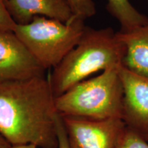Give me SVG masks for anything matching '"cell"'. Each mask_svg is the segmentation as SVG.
<instances>
[{
    "instance_id": "cell-15",
    "label": "cell",
    "mask_w": 148,
    "mask_h": 148,
    "mask_svg": "<svg viewBox=\"0 0 148 148\" xmlns=\"http://www.w3.org/2000/svg\"><path fill=\"white\" fill-rule=\"evenodd\" d=\"M12 145L2 135L0 134V148H11Z\"/></svg>"
},
{
    "instance_id": "cell-10",
    "label": "cell",
    "mask_w": 148,
    "mask_h": 148,
    "mask_svg": "<svg viewBox=\"0 0 148 148\" xmlns=\"http://www.w3.org/2000/svg\"><path fill=\"white\" fill-rule=\"evenodd\" d=\"M106 9L119 23L120 32H130L148 23V17L138 12L129 0H107Z\"/></svg>"
},
{
    "instance_id": "cell-7",
    "label": "cell",
    "mask_w": 148,
    "mask_h": 148,
    "mask_svg": "<svg viewBox=\"0 0 148 148\" xmlns=\"http://www.w3.org/2000/svg\"><path fill=\"white\" fill-rule=\"evenodd\" d=\"M45 71L13 32L0 31V83L41 76Z\"/></svg>"
},
{
    "instance_id": "cell-17",
    "label": "cell",
    "mask_w": 148,
    "mask_h": 148,
    "mask_svg": "<svg viewBox=\"0 0 148 148\" xmlns=\"http://www.w3.org/2000/svg\"><path fill=\"white\" fill-rule=\"evenodd\" d=\"M145 140H147H147H148V137H147V138H145Z\"/></svg>"
},
{
    "instance_id": "cell-18",
    "label": "cell",
    "mask_w": 148,
    "mask_h": 148,
    "mask_svg": "<svg viewBox=\"0 0 148 148\" xmlns=\"http://www.w3.org/2000/svg\"><path fill=\"white\" fill-rule=\"evenodd\" d=\"M147 1H148V0H147Z\"/></svg>"
},
{
    "instance_id": "cell-6",
    "label": "cell",
    "mask_w": 148,
    "mask_h": 148,
    "mask_svg": "<svg viewBox=\"0 0 148 148\" xmlns=\"http://www.w3.org/2000/svg\"><path fill=\"white\" fill-rule=\"evenodd\" d=\"M123 88L122 119L130 129L148 137V76L119 68Z\"/></svg>"
},
{
    "instance_id": "cell-11",
    "label": "cell",
    "mask_w": 148,
    "mask_h": 148,
    "mask_svg": "<svg viewBox=\"0 0 148 148\" xmlns=\"http://www.w3.org/2000/svg\"><path fill=\"white\" fill-rule=\"evenodd\" d=\"M116 148H148V144L141 135L126 126Z\"/></svg>"
},
{
    "instance_id": "cell-13",
    "label": "cell",
    "mask_w": 148,
    "mask_h": 148,
    "mask_svg": "<svg viewBox=\"0 0 148 148\" xmlns=\"http://www.w3.org/2000/svg\"><path fill=\"white\" fill-rule=\"evenodd\" d=\"M7 2L8 0H0V31L14 32L16 23L9 13Z\"/></svg>"
},
{
    "instance_id": "cell-9",
    "label": "cell",
    "mask_w": 148,
    "mask_h": 148,
    "mask_svg": "<svg viewBox=\"0 0 148 148\" xmlns=\"http://www.w3.org/2000/svg\"><path fill=\"white\" fill-rule=\"evenodd\" d=\"M117 33L125 47L122 65L130 71L148 76V23L130 32Z\"/></svg>"
},
{
    "instance_id": "cell-1",
    "label": "cell",
    "mask_w": 148,
    "mask_h": 148,
    "mask_svg": "<svg viewBox=\"0 0 148 148\" xmlns=\"http://www.w3.org/2000/svg\"><path fill=\"white\" fill-rule=\"evenodd\" d=\"M55 99L49 76L0 83V134L12 146L58 148Z\"/></svg>"
},
{
    "instance_id": "cell-2",
    "label": "cell",
    "mask_w": 148,
    "mask_h": 148,
    "mask_svg": "<svg viewBox=\"0 0 148 148\" xmlns=\"http://www.w3.org/2000/svg\"><path fill=\"white\" fill-rule=\"evenodd\" d=\"M125 53L124 44L111 27L86 26L75 47L48 75L55 97L95 72L121 65Z\"/></svg>"
},
{
    "instance_id": "cell-16",
    "label": "cell",
    "mask_w": 148,
    "mask_h": 148,
    "mask_svg": "<svg viewBox=\"0 0 148 148\" xmlns=\"http://www.w3.org/2000/svg\"><path fill=\"white\" fill-rule=\"evenodd\" d=\"M11 148H38V147H37L35 145H33V144H29V145L12 146V147Z\"/></svg>"
},
{
    "instance_id": "cell-4",
    "label": "cell",
    "mask_w": 148,
    "mask_h": 148,
    "mask_svg": "<svg viewBox=\"0 0 148 148\" xmlns=\"http://www.w3.org/2000/svg\"><path fill=\"white\" fill-rule=\"evenodd\" d=\"M84 21L75 16L64 23L36 16L25 25L16 24L14 33L44 69H53L79 42L86 27Z\"/></svg>"
},
{
    "instance_id": "cell-3",
    "label": "cell",
    "mask_w": 148,
    "mask_h": 148,
    "mask_svg": "<svg viewBox=\"0 0 148 148\" xmlns=\"http://www.w3.org/2000/svg\"><path fill=\"white\" fill-rule=\"evenodd\" d=\"M119 66H112L97 76L77 83L56 97L58 113L62 116L91 120L122 119L123 88Z\"/></svg>"
},
{
    "instance_id": "cell-14",
    "label": "cell",
    "mask_w": 148,
    "mask_h": 148,
    "mask_svg": "<svg viewBox=\"0 0 148 148\" xmlns=\"http://www.w3.org/2000/svg\"><path fill=\"white\" fill-rule=\"evenodd\" d=\"M56 130L57 137H58V148H70L63 119L61 115L57 121Z\"/></svg>"
},
{
    "instance_id": "cell-8",
    "label": "cell",
    "mask_w": 148,
    "mask_h": 148,
    "mask_svg": "<svg viewBox=\"0 0 148 148\" xmlns=\"http://www.w3.org/2000/svg\"><path fill=\"white\" fill-rule=\"evenodd\" d=\"M7 8L18 25L28 23L39 16L64 23L75 17L66 0H8Z\"/></svg>"
},
{
    "instance_id": "cell-12",
    "label": "cell",
    "mask_w": 148,
    "mask_h": 148,
    "mask_svg": "<svg viewBox=\"0 0 148 148\" xmlns=\"http://www.w3.org/2000/svg\"><path fill=\"white\" fill-rule=\"evenodd\" d=\"M72 9L74 15L86 20L95 15V4L92 0H66Z\"/></svg>"
},
{
    "instance_id": "cell-5",
    "label": "cell",
    "mask_w": 148,
    "mask_h": 148,
    "mask_svg": "<svg viewBox=\"0 0 148 148\" xmlns=\"http://www.w3.org/2000/svg\"><path fill=\"white\" fill-rule=\"evenodd\" d=\"M62 117L70 148H116L126 127L120 118L91 120Z\"/></svg>"
}]
</instances>
